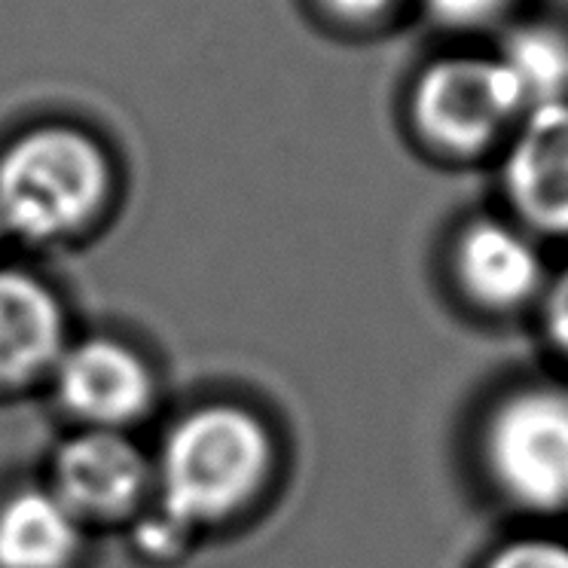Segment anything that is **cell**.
<instances>
[{
	"mask_svg": "<svg viewBox=\"0 0 568 568\" xmlns=\"http://www.w3.org/2000/svg\"><path fill=\"white\" fill-rule=\"evenodd\" d=\"M483 489L529 526L568 519V383L526 376L495 388L470 428Z\"/></svg>",
	"mask_w": 568,
	"mask_h": 568,
	"instance_id": "obj_1",
	"label": "cell"
},
{
	"mask_svg": "<svg viewBox=\"0 0 568 568\" xmlns=\"http://www.w3.org/2000/svg\"><path fill=\"white\" fill-rule=\"evenodd\" d=\"M275 470V440L247 407L209 404L186 413L153 458L156 510L199 535L254 505Z\"/></svg>",
	"mask_w": 568,
	"mask_h": 568,
	"instance_id": "obj_2",
	"label": "cell"
},
{
	"mask_svg": "<svg viewBox=\"0 0 568 568\" xmlns=\"http://www.w3.org/2000/svg\"><path fill=\"white\" fill-rule=\"evenodd\" d=\"M111 160L74 125H34L0 150V223L7 239L59 245L89 230L111 196Z\"/></svg>",
	"mask_w": 568,
	"mask_h": 568,
	"instance_id": "obj_3",
	"label": "cell"
},
{
	"mask_svg": "<svg viewBox=\"0 0 568 568\" xmlns=\"http://www.w3.org/2000/svg\"><path fill=\"white\" fill-rule=\"evenodd\" d=\"M526 113L498 55L434 59L416 74L407 101L413 141L446 165L498 160Z\"/></svg>",
	"mask_w": 568,
	"mask_h": 568,
	"instance_id": "obj_4",
	"label": "cell"
},
{
	"mask_svg": "<svg viewBox=\"0 0 568 568\" xmlns=\"http://www.w3.org/2000/svg\"><path fill=\"white\" fill-rule=\"evenodd\" d=\"M446 294L470 318H535L554 266L547 245L505 211H474L449 230L440 254Z\"/></svg>",
	"mask_w": 568,
	"mask_h": 568,
	"instance_id": "obj_5",
	"label": "cell"
},
{
	"mask_svg": "<svg viewBox=\"0 0 568 568\" xmlns=\"http://www.w3.org/2000/svg\"><path fill=\"white\" fill-rule=\"evenodd\" d=\"M495 165L505 214L544 245H568V101L531 108Z\"/></svg>",
	"mask_w": 568,
	"mask_h": 568,
	"instance_id": "obj_6",
	"label": "cell"
},
{
	"mask_svg": "<svg viewBox=\"0 0 568 568\" xmlns=\"http://www.w3.org/2000/svg\"><path fill=\"white\" fill-rule=\"evenodd\" d=\"M47 486L83 526H92L141 517L156 477L153 458L129 434L83 428L55 449Z\"/></svg>",
	"mask_w": 568,
	"mask_h": 568,
	"instance_id": "obj_7",
	"label": "cell"
},
{
	"mask_svg": "<svg viewBox=\"0 0 568 568\" xmlns=\"http://www.w3.org/2000/svg\"><path fill=\"white\" fill-rule=\"evenodd\" d=\"M50 383L64 413L104 432H125L144 419L156 395L144 358L111 336L71 339Z\"/></svg>",
	"mask_w": 568,
	"mask_h": 568,
	"instance_id": "obj_8",
	"label": "cell"
},
{
	"mask_svg": "<svg viewBox=\"0 0 568 568\" xmlns=\"http://www.w3.org/2000/svg\"><path fill=\"white\" fill-rule=\"evenodd\" d=\"M68 343L59 297L34 275L0 266V392L50 379Z\"/></svg>",
	"mask_w": 568,
	"mask_h": 568,
	"instance_id": "obj_9",
	"label": "cell"
},
{
	"mask_svg": "<svg viewBox=\"0 0 568 568\" xmlns=\"http://www.w3.org/2000/svg\"><path fill=\"white\" fill-rule=\"evenodd\" d=\"M87 526L50 486H22L0 501V568H71Z\"/></svg>",
	"mask_w": 568,
	"mask_h": 568,
	"instance_id": "obj_10",
	"label": "cell"
},
{
	"mask_svg": "<svg viewBox=\"0 0 568 568\" xmlns=\"http://www.w3.org/2000/svg\"><path fill=\"white\" fill-rule=\"evenodd\" d=\"M505 64L526 108L568 101V34L554 26H523L510 31L501 50Z\"/></svg>",
	"mask_w": 568,
	"mask_h": 568,
	"instance_id": "obj_11",
	"label": "cell"
},
{
	"mask_svg": "<svg viewBox=\"0 0 568 568\" xmlns=\"http://www.w3.org/2000/svg\"><path fill=\"white\" fill-rule=\"evenodd\" d=\"M477 568H568V535L554 526H526L495 541Z\"/></svg>",
	"mask_w": 568,
	"mask_h": 568,
	"instance_id": "obj_12",
	"label": "cell"
},
{
	"mask_svg": "<svg viewBox=\"0 0 568 568\" xmlns=\"http://www.w3.org/2000/svg\"><path fill=\"white\" fill-rule=\"evenodd\" d=\"M531 322L538 327V336L547 352L568 367V257L554 266L550 284H547L541 306Z\"/></svg>",
	"mask_w": 568,
	"mask_h": 568,
	"instance_id": "obj_13",
	"label": "cell"
},
{
	"mask_svg": "<svg viewBox=\"0 0 568 568\" xmlns=\"http://www.w3.org/2000/svg\"><path fill=\"white\" fill-rule=\"evenodd\" d=\"M193 538H196V535H190L184 526H178L174 519L160 514L156 507H153V510H144V514L138 517V550L144 556H150V559H174V556L184 554Z\"/></svg>",
	"mask_w": 568,
	"mask_h": 568,
	"instance_id": "obj_14",
	"label": "cell"
},
{
	"mask_svg": "<svg viewBox=\"0 0 568 568\" xmlns=\"http://www.w3.org/2000/svg\"><path fill=\"white\" fill-rule=\"evenodd\" d=\"M514 0H425V7L440 26L486 28L510 10Z\"/></svg>",
	"mask_w": 568,
	"mask_h": 568,
	"instance_id": "obj_15",
	"label": "cell"
},
{
	"mask_svg": "<svg viewBox=\"0 0 568 568\" xmlns=\"http://www.w3.org/2000/svg\"><path fill=\"white\" fill-rule=\"evenodd\" d=\"M404 0H318L324 13L346 26H373L392 16Z\"/></svg>",
	"mask_w": 568,
	"mask_h": 568,
	"instance_id": "obj_16",
	"label": "cell"
},
{
	"mask_svg": "<svg viewBox=\"0 0 568 568\" xmlns=\"http://www.w3.org/2000/svg\"><path fill=\"white\" fill-rule=\"evenodd\" d=\"M3 239H7V230H3V223H0V245H3Z\"/></svg>",
	"mask_w": 568,
	"mask_h": 568,
	"instance_id": "obj_17",
	"label": "cell"
}]
</instances>
